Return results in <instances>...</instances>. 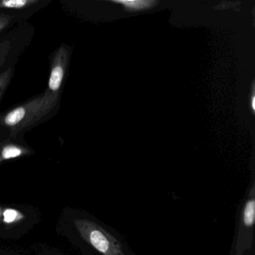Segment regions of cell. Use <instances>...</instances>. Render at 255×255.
I'll return each instance as SVG.
<instances>
[{"label":"cell","mask_w":255,"mask_h":255,"mask_svg":"<svg viewBox=\"0 0 255 255\" xmlns=\"http://www.w3.org/2000/svg\"><path fill=\"white\" fill-rule=\"evenodd\" d=\"M39 0H0V8L21 9L35 4Z\"/></svg>","instance_id":"5"},{"label":"cell","mask_w":255,"mask_h":255,"mask_svg":"<svg viewBox=\"0 0 255 255\" xmlns=\"http://www.w3.org/2000/svg\"><path fill=\"white\" fill-rule=\"evenodd\" d=\"M10 20H11V16L9 15L3 14V13L0 14V31H2L8 25Z\"/></svg>","instance_id":"9"},{"label":"cell","mask_w":255,"mask_h":255,"mask_svg":"<svg viewBox=\"0 0 255 255\" xmlns=\"http://www.w3.org/2000/svg\"><path fill=\"white\" fill-rule=\"evenodd\" d=\"M26 147L13 142H6L0 145V163L9 159L16 158L29 154Z\"/></svg>","instance_id":"4"},{"label":"cell","mask_w":255,"mask_h":255,"mask_svg":"<svg viewBox=\"0 0 255 255\" xmlns=\"http://www.w3.org/2000/svg\"><path fill=\"white\" fill-rule=\"evenodd\" d=\"M1 211H2V208L0 206V236H1Z\"/></svg>","instance_id":"11"},{"label":"cell","mask_w":255,"mask_h":255,"mask_svg":"<svg viewBox=\"0 0 255 255\" xmlns=\"http://www.w3.org/2000/svg\"><path fill=\"white\" fill-rule=\"evenodd\" d=\"M43 97L40 95L4 114L0 118V126L7 129L10 136H15L43 121Z\"/></svg>","instance_id":"2"},{"label":"cell","mask_w":255,"mask_h":255,"mask_svg":"<svg viewBox=\"0 0 255 255\" xmlns=\"http://www.w3.org/2000/svg\"><path fill=\"white\" fill-rule=\"evenodd\" d=\"M253 109H255V98H253Z\"/></svg>","instance_id":"12"},{"label":"cell","mask_w":255,"mask_h":255,"mask_svg":"<svg viewBox=\"0 0 255 255\" xmlns=\"http://www.w3.org/2000/svg\"><path fill=\"white\" fill-rule=\"evenodd\" d=\"M10 48V46L9 42L4 41L0 43V68L5 63Z\"/></svg>","instance_id":"8"},{"label":"cell","mask_w":255,"mask_h":255,"mask_svg":"<svg viewBox=\"0 0 255 255\" xmlns=\"http://www.w3.org/2000/svg\"><path fill=\"white\" fill-rule=\"evenodd\" d=\"M255 203L254 200L250 201L246 205L244 211V223L246 227H253L255 223Z\"/></svg>","instance_id":"6"},{"label":"cell","mask_w":255,"mask_h":255,"mask_svg":"<svg viewBox=\"0 0 255 255\" xmlns=\"http://www.w3.org/2000/svg\"><path fill=\"white\" fill-rule=\"evenodd\" d=\"M0 255H20L10 250H0Z\"/></svg>","instance_id":"10"},{"label":"cell","mask_w":255,"mask_h":255,"mask_svg":"<svg viewBox=\"0 0 255 255\" xmlns=\"http://www.w3.org/2000/svg\"><path fill=\"white\" fill-rule=\"evenodd\" d=\"M12 75H13L12 67H10V68L0 73V102H1V98H2L3 94H4L7 86L10 84Z\"/></svg>","instance_id":"7"},{"label":"cell","mask_w":255,"mask_h":255,"mask_svg":"<svg viewBox=\"0 0 255 255\" xmlns=\"http://www.w3.org/2000/svg\"><path fill=\"white\" fill-rule=\"evenodd\" d=\"M70 61L68 46L61 45L55 50L51 60L47 88L42 94L43 115L47 117L58 103Z\"/></svg>","instance_id":"1"},{"label":"cell","mask_w":255,"mask_h":255,"mask_svg":"<svg viewBox=\"0 0 255 255\" xmlns=\"http://www.w3.org/2000/svg\"><path fill=\"white\" fill-rule=\"evenodd\" d=\"M37 223V215L25 208L6 207L1 211L0 238L19 239L29 232Z\"/></svg>","instance_id":"3"},{"label":"cell","mask_w":255,"mask_h":255,"mask_svg":"<svg viewBox=\"0 0 255 255\" xmlns=\"http://www.w3.org/2000/svg\"><path fill=\"white\" fill-rule=\"evenodd\" d=\"M127 1H135V0H127Z\"/></svg>","instance_id":"13"}]
</instances>
